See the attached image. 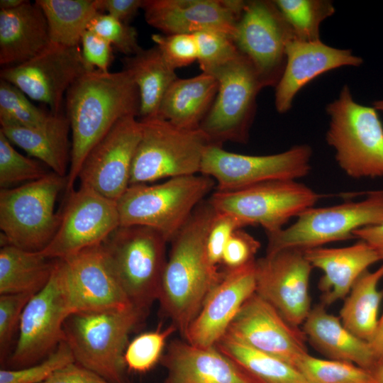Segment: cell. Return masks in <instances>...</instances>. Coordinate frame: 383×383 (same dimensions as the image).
<instances>
[{
	"label": "cell",
	"instance_id": "cell-1",
	"mask_svg": "<svg viewBox=\"0 0 383 383\" xmlns=\"http://www.w3.org/2000/svg\"><path fill=\"white\" fill-rule=\"evenodd\" d=\"M67 118L72 132L66 192L73 190L90 150L121 118L139 114L140 95L131 74L89 71L68 89Z\"/></svg>",
	"mask_w": 383,
	"mask_h": 383
},
{
	"label": "cell",
	"instance_id": "cell-2",
	"mask_svg": "<svg viewBox=\"0 0 383 383\" xmlns=\"http://www.w3.org/2000/svg\"><path fill=\"white\" fill-rule=\"evenodd\" d=\"M216 213L203 201L170 242L158 300L163 313L185 336L223 271L209 260L206 241Z\"/></svg>",
	"mask_w": 383,
	"mask_h": 383
},
{
	"label": "cell",
	"instance_id": "cell-3",
	"mask_svg": "<svg viewBox=\"0 0 383 383\" xmlns=\"http://www.w3.org/2000/svg\"><path fill=\"white\" fill-rule=\"evenodd\" d=\"M146 313L134 306L73 313L64 323V341L75 362L111 383H126L128 336Z\"/></svg>",
	"mask_w": 383,
	"mask_h": 383
},
{
	"label": "cell",
	"instance_id": "cell-4",
	"mask_svg": "<svg viewBox=\"0 0 383 383\" xmlns=\"http://www.w3.org/2000/svg\"><path fill=\"white\" fill-rule=\"evenodd\" d=\"M216 185L202 174L131 184L116 201L120 226L150 227L171 242Z\"/></svg>",
	"mask_w": 383,
	"mask_h": 383
},
{
	"label": "cell",
	"instance_id": "cell-5",
	"mask_svg": "<svg viewBox=\"0 0 383 383\" xmlns=\"http://www.w3.org/2000/svg\"><path fill=\"white\" fill-rule=\"evenodd\" d=\"M167 241L143 226H119L101 244L112 273L131 304L146 312L158 300Z\"/></svg>",
	"mask_w": 383,
	"mask_h": 383
},
{
	"label": "cell",
	"instance_id": "cell-6",
	"mask_svg": "<svg viewBox=\"0 0 383 383\" xmlns=\"http://www.w3.org/2000/svg\"><path fill=\"white\" fill-rule=\"evenodd\" d=\"M326 134L340 168L354 179L383 177V124L378 111L357 103L345 84L326 108Z\"/></svg>",
	"mask_w": 383,
	"mask_h": 383
},
{
	"label": "cell",
	"instance_id": "cell-7",
	"mask_svg": "<svg viewBox=\"0 0 383 383\" xmlns=\"http://www.w3.org/2000/svg\"><path fill=\"white\" fill-rule=\"evenodd\" d=\"M67 184V177L50 172L21 186L1 189V246L44 250L60 226L62 212H55V205Z\"/></svg>",
	"mask_w": 383,
	"mask_h": 383
},
{
	"label": "cell",
	"instance_id": "cell-8",
	"mask_svg": "<svg viewBox=\"0 0 383 383\" xmlns=\"http://www.w3.org/2000/svg\"><path fill=\"white\" fill-rule=\"evenodd\" d=\"M141 137L130 185L200 174L204 153L212 144L200 129L178 128L160 118L140 120Z\"/></svg>",
	"mask_w": 383,
	"mask_h": 383
},
{
	"label": "cell",
	"instance_id": "cell-9",
	"mask_svg": "<svg viewBox=\"0 0 383 383\" xmlns=\"http://www.w3.org/2000/svg\"><path fill=\"white\" fill-rule=\"evenodd\" d=\"M360 201L310 208L296 217L287 228L266 233L267 253L284 249H306L353 238L362 228L383 222V190L370 191Z\"/></svg>",
	"mask_w": 383,
	"mask_h": 383
},
{
	"label": "cell",
	"instance_id": "cell-10",
	"mask_svg": "<svg viewBox=\"0 0 383 383\" xmlns=\"http://www.w3.org/2000/svg\"><path fill=\"white\" fill-rule=\"evenodd\" d=\"M208 73L216 79L218 87L199 128L214 145L222 146L227 141L246 143L256 112L257 96L265 84L240 51Z\"/></svg>",
	"mask_w": 383,
	"mask_h": 383
},
{
	"label": "cell",
	"instance_id": "cell-11",
	"mask_svg": "<svg viewBox=\"0 0 383 383\" xmlns=\"http://www.w3.org/2000/svg\"><path fill=\"white\" fill-rule=\"evenodd\" d=\"M321 195L294 179L274 180L233 191L216 190L208 199L216 211L271 233L314 206Z\"/></svg>",
	"mask_w": 383,
	"mask_h": 383
},
{
	"label": "cell",
	"instance_id": "cell-12",
	"mask_svg": "<svg viewBox=\"0 0 383 383\" xmlns=\"http://www.w3.org/2000/svg\"><path fill=\"white\" fill-rule=\"evenodd\" d=\"M72 314L60 260L48 284L25 306L18 338L8 358L12 369L41 362L64 341V323Z\"/></svg>",
	"mask_w": 383,
	"mask_h": 383
},
{
	"label": "cell",
	"instance_id": "cell-13",
	"mask_svg": "<svg viewBox=\"0 0 383 383\" xmlns=\"http://www.w3.org/2000/svg\"><path fill=\"white\" fill-rule=\"evenodd\" d=\"M311 156L312 149L306 144L267 155L234 153L211 144L204 153L200 174L213 178L216 190H238L270 181L304 177L311 170Z\"/></svg>",
	"mask_w": 383,
	"mask_h": 383
},
{
	"label": "cell",
	"instance_id": "cell-14",
	"mask_svg": "<svg viewBox=\"0 0 383 383\" xmlns=\"http://www.w3.org/2000/svg\"><path fill=\"white\" fill-rule=\"evenodd\" d=\"M296 38L274 1H245L233 40L266 87H275L286 64V47Z\"/></svg>",
	"mask_w": 383,
	"mask_h": 383
},
{
	"label": "cell",
	"instance_id": "cell-15",
	"mask_svg": "<svg viewBox=\"0 0 383 383\" xmlns=\"http://www.w3.org/2000/svg\"><path fill=\"white\" fill-rule=\"evenodd\" d=\"M68 194L58 230L40 251L50 259H65L100 245L120 226L116 201L83 185Z\"/></svg>",
	"mask_w": 383,
	"mask_h": 383
},
{
	"label": "cell",
	"instance_id": "cell-16",
	"mask_svg": "<svg viewBox=\"0 0 383 383\" xmlns=\"http://www.w3.org/2000/svg\"><path fill=\"white\" fill-rule=\"evenodd\" d=\"M79 46L50 45L23 63L4 67L1 79L18 87L29 98L49 106L51 113L59 114L64 94L87 72Z\"/></svg>",
	"mask_w": 383,
	"mask_h": 383
},
{
	"label": "cell",
	"instance_id": "cell-17",
	"mask_svg": "<svg viewBox=\"0 0 383 383\" xmlns=\"http://www.w3.org/2000/svg\"><path fill=\"white\" fill-rule=\"evenodd\" d=\"M312 269L301 250L266 254L255 260V292L299 328L311 309L309 284Z\"/></svg>",
	"mask_w": 383,
	"mask_h": 383
},
{
	"label": "cell",
	"instance_id": "cell-18",
	"mask_svg": "<svg viewBox=\"0 0 383 383\" xmlns=\"http://www.w3.org/2000/svg\"><path fill=\"white\" fill-rule=\"evenodd\" d=\"M142 126L135 116L120 119L90 150L79 172L80 185L116 201L130 186Z\"/></svg>",
	"mask_w": 383,
	"mask_h": 383
},
{
	"label": "cell",
	"instance_id": "cell-19",
	"mask_svg": "<svg viewBox=\"0 0 383 383\" xmlns=\"http://www.w3.org/2000/svg\"><path fill=\"white\" fill-rule=\"evenodd\" d=\"M225 335L294 367L308 353L303 331L256 292L243 305Z\"/></svg>",
	"mask_w": 383,
	"mask_h": 383
},
{
	"label": "cell",
	"instance_id": "cell-20",
	"mask_svg": "<svg viewBox=\"0 0 383 383\" xmlns=\"http://www.w3.org/2000/svg\"><path fill=\"white\" fill-rule=\"evenodd\" d=\"M245 4L241 0H143L142 9L146 22L165 35L215 30L233 38Z\"/></svg>",
	"mask_w": 383,
	"mask_h": 383
},
{
	"label": "cell",
	"instance_id": "cell-21",
	"mask_svg": "<svg viewBox=\"0 0 383 383\" xmlns=\"http://www.w3.org/2000/svg\"><path fill=\"white\" fill-rule=\"evenodd\" d=\"M59 260L72 313L133 306L109 267L101 244Z\"/></svg>",
	"mask_w": 383,
	"mask_h": 383
},
{
	"label": "cell",
	"instance_id": "cell-22",
	"mask_svg": "<svg viewBox=\"0 0 383 383\" xmlns=\"http://www.w3.org/2000/svg\"><path fill=\"white\" fill-rule=\"evenodd\" d=\"M256 291L255 261L244 267L223 270L184 338L189 343L211 348L226 334L245 302Z\"/></svg>",
	"mask_w": 383,
	"mask_h": 383
},
{
	"label": "cell",
	"instance_id": "cell-23",
	"mask_svg": "<svg viewBox=\"0 0 383 383\" xmlns=\"http://www.w3.org/2000/svg\"><path fill=\"white\" fill-rule=\"evenodd\" d=\"M362 62V58L355 55L350 49L333 48L321 40L292 38L287 45L285 67L275 87L277 112L289 111L298 92L321 74L341 67H358Z\"/></svg>",
	"mask_w": 383,
	"mask_h": 383
},
{
	"label": "cell",
	"instance_id": "cell-24",
	"mask_svg": "<svg viewBox=\"0 0 383 383\" xmlns=\"http://www.w3.org/2000/svg\"><path fill=\"white\" fill-rule=\"evenodd\" d=\"M160 362L167 370L165 383H259L216 346L174 340Z\"/></svg>",
	"mask_w": 383,
	"mask_h": 383
},
{
	"label": "cell",
	"instance_id": "cell-25",
	"mask_svg": "<svg viewBox=\"0 0 383 383\" xmlns=\"http://www.w3.org/2000/svg\"><path fill=\"white\" fill-rule=\"evenodd\" d=\"M303 251L313 268L323 272L318 287L324 306L345 299L359 277L381 260L377 252L362 240L343 248L318 247Z\"/></svg>",
	"mask_w": 383,
	"mask_h": 383
},
{
	"label": "cell",
	"instance_id": "cell-26",
	"mask_svg": "<svg viewBox=\"0 0 383 383\" xmlns=\"http://www.w3.org/2000/svg\"><path fill=\"white\" fill-rule=\"evenodd\" d=\"M41 8L26 1L9 10L0 9V65H17L39 55L50 45Z\"/></svg>",
	"mask_w": 383,
	"mask_h": 383
},
{
	"label": "cell",
	"instance_id": "cell-27",
	"mask_svg": "<svg viewBox=\"0 0 383 383\" xmlns=\"http://www.w3.org/2000/svg\"><path fill=\"white\" fill-rule=\"evenodd\" d=\"M301 331L312 346L328 359L351 362L372 372L377 367L370 343L351 333L322 304L311 308Z\"/></svg>",
	"mask_w": 383,
	"mask_h": 383
},
{
	"label": "cell",
	"instance_id": "cell-28",
	"mask_svg": "<svg viewBox=\"0 0 383 383\" xmlns=\"http://www.w3.org/2000/svg\"><path fill=\"white\" fill-rule=\"evenodd\" d=\"M218 87L216 79L204 72L190 78H177L165 93L157 118L180 128L199 129L214 101Z\"/></svg>",
	"mask_w": 383,
	"mask_h": 383
},
{
	"label": "cell",
	"instance_id": "cell-29",
	"mask_svg": "<svg viewBox=\"0 0 383 383\" xmlns=\"http://www.w3.org/2000/svg\"><path fill=\"white\" fill-rule=\"evenodd\" d=\"M70 130L67 116L55 114L52 120L40 128L14 126H1L8 140L25 150L30 156L50 167L52 172L67 177L70 150L68 135Z\"/></svg>",
	"mask_w": 383,
	"mask_h": 383
},
{
	"label": "cell",
	"instance_id": "cell-30",
	"mask_svg": "<svg viewBox=\"0 0 383 383\" xmlns=\"http://www.w3.org/2000/svg\"><path fill=\"white\" fill-rule=\"evenodd\" d=\"M123 69L135 82L140 95L139 114L141 120L157 118L162 100L168 88L178 77L174 69L155 45L141 48L123 59Z\"/></svg>",
	"mask_w": 383,
	"mask_h": 383
},
{
	"label": "cell",
	"instance_id": "cell-31",
	"mask_svg": "<svg viewBox=\"0 0 383 383\" xmlns=\"http://www.w3.org/2000/svg\"><path fill=\"white\" fill-rule=\"evenodd\" d=\"M57 260L12 245L0 249V294H35L49 282Z\"/></svg>",
	"mask_w": 383,
	"mask_h": 383
},
{
	"label": "cell",
	"instance_id": "cell-32",
	"mask_svg": "<svg viewBox=\"0 0 383 383\" xmlns=\"http://www.w3.org/2000/svg\"><path fill=\"white\" fill-rule=\"evenodd\" d=\"M383 278V265L374 272L362 273L345 298L339 318L343 326L360 339L369 343L378 326L379 308L383 291L378 284Z\"/></svg>",
	"mask_w": 383,
	"mask_h": 383
},
{
	"label": "cell",
	"instance_id": "cell-33",
	"mask_svg": "<svg viewBox=\"0 0 383 383\" xmlns=\"http://www.w3.org/2000/svg\"><path fill=\"white\" fill-rule=\"evenodd\" d=\"M48 23L52 43L79 46L93 16L99 12L95 0H36Z\"/></svg>",
	"mask_w": 383,
	"mask_h": 383
},
{
	"label": "cell",
	"instance_id": "cell-34",
	"mask_svg": "<svg viewBox=\"0 0 383 383\" xmlns=\"http://www.w3.org/2000/svg\"><path fill=\"white\" fill-rule=\"evenodd\" d=\"M216 347L259 383H307L294 367L227 335H223Z\"/></svg>",
	"mask_w": 383,
	"mask_h": 383
},
{
	"label": "cell",
	"instance_id": "cell-35",
	"mask_svg": "<svg viewBox=\"0 0 383 383\" xmlns=\"http://www.w3.org/2000/svg\"><path fill=\"white\" fill-rule=\"evenodd\" d=\"M295 37L304 41L320 40V26L335 13L328 0H274Z\"/></svg>",
	"mask_w": 383,
	"mask_h": 383
},
{
	"label": "cell",
	"instance_id": "cell-36",
	"mask_svg": "<svg viewBox=\"0 0 383 383\" xmlns=\"http://www.w3.org/2000/svg\"><path fill=\"white\" fill-rule=\"evenodd\" d=\"M295 368L307 383H374L372 372L353 363L321 359L308 353L296 362Z\"/></svg>",
	"mask_w": 383,
	"mask_h": 383
},
{
	"label": "cell",
	"instance_id": "cell-37",
	"mask_svg": "<svg viewBox=\"0 0 383 383\" xmlns=\"http://www.w3.org/2000/svg\"><path fill=\"white\" fill-rule=\"evenodd\" d=\"M53 113H47L33 105L18 87L0 80L1 126H14L34 128L46 126ZM56 115V114H55Z\"/></svg>",
	"mask_w": 383,
	"mask_h": 383
},
{
	"label": "cell",
	"instance_id": "cell-38",
	"mask_svg": "<svg viewBox=\"0 0 383 383\" xmlns=\"http://www.w3.org/2000/svg\"><path fill=\"white\" fill-rule=\"evenodd\" d=\"M48 172L37 160L17 152L0 131V187L10 189L23 182L39 179Z\"/></svg>",
	"mask_w": 383,
	"mask_h": 383
},
{
	"label": "cell",
	"instance_id": "cell-39",
	"mask_svg": "<svg viewBox=\"0 0 383 383\" xmlns=\"http://www.w3.org/2000/svg\"><path fill=\"white\" fill-rule=\"evenodd\" d=\"M177 330L172 323L165 329L143 333L135 337L125 350L126 368L138 373L152 369L160 361L167 338Z\"/></svg>",
	"mask_w": 383,
	"mask_h": 383
},
{
	"label": "cell",
	"instance_id": "cell-40",
	"mask_svg": "<svg viewBox=\"0 0 383 383\" xmlns=\"http://www.w3.org/2000/svg\"><path fill=\"white\" fill-rule=\"evenodd\" d=\"M74 362L70 347L62 341L41 362L22 368L1 369L0 383H42L56 371Z\"/></svg>",
	"mask_w": 383,
	"mask_h": 383
},
{
	"label": "cell",
	"instance_id": "cell-41",
	"mask_svg": "<svg viewBox=\"0 0 383 383\" xmlns=\"http://www.w3.org/2000/svg\"><path fill=\"white\" fill-rule=\"evenodd\" d=\"M198 48V62L204 72L227 62L239 52L229 35L215 30L194 33Z\"/></svg>",
	"mask_w": 383,
	"mask_h": 383
},
{
	"label": "cell",
	"instance_id": "cell-42",
	"mask_svg": "<svg viewBox=\"0 0 383 383\" xmlns=\"http://www.w3.org/2000/svg\"><path fill=\"white\" fill-rule=\"evenodd\" d=\"M87 30L102 37L126 56H131L142 48L135 28L107 13L97 12L89 22Z\"/></svg>",
	"mask_w": 383,
	"mask_h": 383
},
{
	"label": "cell",
	"instance_id": "cell-43",
	"mask_svg": "<svg viewBox=\"0 0 383 383\" xmlns=\"http://www.w3.org/2000/svg\"><path fill=\"white\" fill-rule=\"evenodd\" d=\"M34 294H0V359L3 363L9 358L8 354L14 335L18 330L23 309Z\"/></svg>",
	"mask_w": 383,
	"mask_h": 383
},
{
	"label": "cell",
	"instance_id": "cell-44",
	"mask_svg": "<svg viewBox=\"0 0 383 383\" xmlns=\"http://www.w3.org/2000/svg\"><path fill=\"white\" fill-rule=\"evenodd\" d=\"M152 40L165 60L174 68L188 66L198 60L194 34H153Z\"/></svg>",
	"mask_w": 383,
	"mask_h": 383
},
{
	"label": "cell",
	"instance_id": "cell-45",
	"mask_svg": "<svg viewBox=\"0 0 383 383\" xmlns=\"http://www.w3.org/2000/svg\"><path fill=\"white\" fill-rule=\"evenodd\" d=\"M246 226L236 216L216 211L210 226L206 241V250L209 262L218 267L221 264L225 247L232 234Z\"/></svg>",
	"mask_w": 383,
	"mask_h": 383
},
{
	"label": "cell",
	"instance_id": "cell-46",
	"mask_svg": "<svg viewBox=\"0 0 383 383\" xmlns=\"http://www.w3.org/2000/svg\"><path fill=\"white\" fill-rule=\"evenodd\" d=\"M260 243L242 228L235 231L223 250L221 264L224 270H235L255 262Z\"/></svg>",
	"mask_w": 383,
	"mask_h": 383
},
{
	"label": "cell",
	"instance_id": "cell-47",
	"mask_svg": "<svg viewBox=\"0 0 383 383\" xmlns=\"http://www.w3.org/2000/svg\"><path fill=\"white\" fill-rule=\"evenodd\" d=\"M82 55L87 66L92 70L108 72L112 59V46L96 33L86 30L82 35Z\"/></svg>",
	"mask_w": 383,
	"mask_h": 383
},
{
	"label": "cell",
	"instance_id": "cell-48",
	"mask_svg": "<svg viewBox=\"0 0 383 383\" xmlns=\"http://www.w3.org/2000/svg\"><path fill=\"white\" fill-rule=\"evenodd\" d=\"M42 383H111L74 362L53 373Z\"/></svg>",
	"mask_w": 383,
	"mask_h": 383
},
{
	"label": "cell",
	"instance_id": "cell-49",
	"mask_svg": "<svg viewBox=\"0 0 383 383\" xmlns=\"http://www.w3.org/2000/svg\"><path fill=\"white\" fill-rule=\"evenodd\" d=\"M143 3V0H95L99 12L106 11L107 14L127 24L142 9Z\"/></svg>",
	"mask_w": 383,
	"mask_h": 383
},
{
	"label": "cell",
	"instance_id": "cell-50",
	"mask_svg": "<svg viewBox=\"0 0 383 383\" xmlns=\"http://www.w3.org/2000/svg\"><path fill=\"white\" fill-rule=\"evenodd\" d=\"M353 237L369 244L383 260V222L360 228L353 233Z\"/></svg>",
	"mask_w": 383,
	"mask_h": 383
},
{
	"label": "cell",
	"instance_id": "cell-51",
	"mask_svg": "<svg viewBox=\"0 0 383 383\" xmlns=\"http://www.w3.org/2000/svg\"><path fill=\"white\" fill-rule=\"evenodd\" d=\"M370 344L374 352L378 366L383 362V313L379 318L376 333Z\"/></svg>",
	"mask_w": 383,
	"mask_h": 383
},
{
	"label": "cell",
	"instance_id": "cell-52",
	"mask_svg": "<svg viewBox=\"0 0 383 383\" xmlns=\"http://www.w3.org/2000/svg\"><path fill=\"white\" fill-rule=\"evenodd\" d=\"M26 1V0H1L0 9H13L21 6Z\"/></svg>",
	"mask_w": 383,
	"mask_h": 383
},
{
	"label": "cell",
	"instance_id": "cell-53",
	"mask_svg": "<svg viewBox=\"0 0 383 383\" xmlns=\"http://www.w3.org/2000/svg\"><path fill=\"white\" fill-rule=\"evenodd\" d=\"M374 383H383V362L372 372Z\"/></svg>",
	"mask_w": 383,
	"mask_h": 383
},
{
	"label": "cell",
	"instance_id": "cell-54",
	"mask_svg": "<svg viewBox=\"0 0 383 383\" xmlns=\"http://www.w3.org/2000/svg\"><path fill=\"white\" fill-rule=\"evenodd\" d=\"M372 106L377 111H383V99L374 101L372 103Z\"/></svg>",
	"mask_w": 383,
	"mask_h": 383
}]
</instances>
